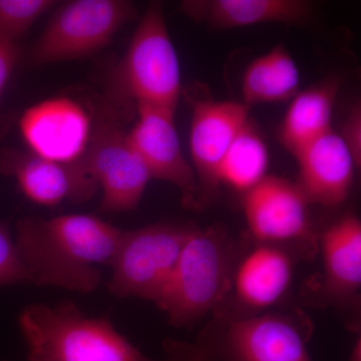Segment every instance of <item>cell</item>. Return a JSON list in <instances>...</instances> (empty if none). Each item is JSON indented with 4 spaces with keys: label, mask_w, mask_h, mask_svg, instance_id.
<instances>
[{
    "label": "cell",
    "mask_w": 361,
    "mask_h": 361,
    "mask_svg": "<svg viewBox=\"0 0 361 361\" xmlns=\"http://www.w3.org/2000/svg\"><path fill=\"white\" fill-rule=\"evenodd\" d=\"M250 106L243 102L199 99L192 109L190 153L200 191L201 206L220 186L223 159L249 122Z\"/></svg>",
    "instance_id": "8fae6325"
},
{
    "label": "cell",
    "mask_w": 361,
    "mask_h": 361,
    "mask_svg": "<svg viewBox=\"0 0 361 361\" xmlns=\"http://www.w3.org/2000/svg\"><path fill=\"white\" fill-rule=\"evenodd\" d=\"M135 16L125 0H73L52 13L30 52L32 66L87 58L102 51Z\"/></svg>",
    "instance_id": "8992f818"
},
{
    "label": "cell",
    "mask_w": 361,
    "mask_h": 361,
    "mask_svg": "<svg viewBox=\"0 0 361 361\" xmlns=\"http://www.w3.org/2000/svg\"><path fill=\"white\" fill-rule=\"evenodd\" d=\"M268 166L267 146L249 120L223 159L219 170L220 184L245 193L264 179Z\"/></svg>",
    "instance_id": "ffe728a7"
},
{
    "label": "cell",
    "mask_w": 361,
    "mask_h": 361,
    "mask_svg": "<svg viewBox=\"0 0 361 361\" xmlns=\"http://www.w3.org/2000/svg\"><path fill=\"white\" fill-rule=\"evenodd\" d=\"M236 262V247L224 230L193 227L156 305L173 326H193L224 302Z\"/></svg>",
    "instance_id": "3957f363"
},
{
    "label": "cell",
    "mask_w": 361,
    "mask_h": 361,
    "mask_svg": "<svg viewBox=\"0 0 361 361\" xmlns=\"http://www.w3.org/2000/svg\"><path fill=\"white\" fill-rule=\"evenodd\" d=\"M137 121L128 135L152 179L170 183L179 190L185 206L199 208L198 182L193 167L183 153L175 113L149 106H137Z\"/></svg>",
    "instance_id": "7c38bea8"
},
{
    "label": "cell",
    "mask_w": 361,
    "mask_h": 361,
    "mask_svg": "<svg viewBox=\"0 0 361 361\" xmlns=\"http://www.w3.org/2000/svg\"><path fill=\"white\" fill-rule=\"evenodd\" d=\"M4 361H6V360H4Z\"/></svg>",
    "instance_id": "484cf974"
},
{
    "label": "cell",
    "mask_w": 361,
    "mask_h": 361,
    "mask_svg": "<svg viewBox=\"0 0 361 361\" xmlns=\"http://www.w3.org/2000/svg\"><path fill=\"white\" fill-rule=\"evenodd\" d=\"M323 274L319 301L323 305L351 302L361 287V223L348 215L332 223L318 238Z\"/></svg>",
    "instance_id": "2e32d148"
},
{
    "label": "cell",
    "mask_w": 361,
    "mask_h": 361,
    "mask_svg": "<svg viewBox=\"0 0 361 361\" xmlns=\"http://www.w3.org/2000/svg\"><path fill=\"white\" fill-rule=\"evenodd\" d=\"M308 205L297 184L275 176H266L244 193V216L258 243L294 246L311 257L318 250V237L308 217Z\"/></svg>",
    "instance_id": "ba28073f"
},
{
    "label": "cell",
    "mask_w": 361,
    "mask_h": 361,
    "mask_svg": "<svg viewBox=\"0 0 361 361\" xmlns=\"http://www.w3.org/2000/svg\"><path fill=\"white\" fill-rule=\"evenodd\" d=\"M85 164L101 190L99 211L103 213L135 210L152 180L128 132L106 118L96 123Z\"/></svg>",
    "instance_id": "9c48e42d"
},
{
    "label": "cell",
    "mask_w": 361,
    "mask_h": 361,
    "mask_svg": "<svg viewBox=\"0 0 361 361\" xmlns=\"http://www.w3.org/2000/svg\"><path fill=\"white\" fill-rule=\"evenodd\" d=\"M301 314L215 315L196 345L203 361H312Z\"/></svg>",
    "instance_id": "5b68a950"
},
{
    "label": "cell",
    "mask_w": 361,
    "mask_h": 361,
    "mask_svg": "<svg viewBox=\"0 0 361 361\" xmlns=\"http://www.w3.org/2000/svg\"><path fill=\"white\" fill-rule=\"evenodd\" d=\"M353 156L356 168L361 166V106L355 104L351 108L348 116L342 125L341 133L339 134Z\"/></svg>",
    "instance_id": "603a6c76"
},
{
    "label": "cell",
    "mask_w": 361,
    "mask_h": 361,
    "mask_svg": "<svg viewBox=\"0 0 361 361\" xmlns=\"http://www.w3.org/2000/svg\"><path fill=\"white\" fill-rule=\"evenodd\" d=\"M180 11L216 30L261 25H301L310 20L313 6L305 0H188Z\"/></svg>",
    "instance_id": "e0dca14e"
},
{
    "label": "cell",
    "mask_w": 361,
    "mask_h": 361,
    "mask_svg": "<svg viewBox=\"0 0 361 361\" xmlns=\"http://www.w3.org/2000/svg\"><path fill=\"white\" fill-rule=\"evenodd\" d=\"M52 0H0V39H18L47 11L58 6Z\"/></svg>",
    "instance_id": "44dd1931"
},
{
    "label": "cell",
    "mask_w": 361,
    "mask_h": 361,
    "mask_svg": "<svg viewBox=\"0 0 361 361\" xmlns=\"http://www.w3.org/2000/svg\"><path fill=\"white\" fill-rule=\"evenodd\" d=\"M96 123L82 102L66 96L44 99L26 109L18 129L27 151L59 164L87 156Z\"/></svg>",
    "instance_id": "30bf717a"
},
{
    "label": "cell",
    "mask_w": 361,
    "mask_h": 361,
    "mask_svg": "<svg viewBox=\"0 0 361 361\" xmlns=\"http://www.w3.org/2000/svg\"><path fill=\"white\" fill-rule=\"evenodd\" d=\"M293 271L290 251L257 242L237 261L231 287L223 303L232 300L240 310L233 318L261 314L283 298L293 279Z\"/></svg>",
    "instance_id": "5bb4252c"
},
{
    "label": "cell",
    "mask_w": 361,
    "mask_h": 361,
    "mask_svg": "<svg viewBox=\"0 0 361 361\" xmlns=\"http://www.w3.org/2000/svg\"><path fill=\"white\" fill-rule=\"evenodd\" d=\"M193 227L157 223L123 231L111 262L108 290L118 298L156 303Z\"/></svg>",
    "instance_id": "52a82bcc"
},
{
    "label": "cell",
    "mask_w": 361,
    "mask_h": 361,
    "mask_svg": "<svg viewBox=\"0 0 361 361\" xmlns=\"http://www.w3.org/2000/svg\"><path fill=\"white\" fill-rule=\"evenodd\" d=\"M294 158L298 163L296 184L310 205L336 207L345 202L357 168L339 134L329 130Z\"/></svg>",
    "instance_id": "9a60e30c"
},
{
    "label": "cell",
    "mask_w": 361,
    "mask_h": 361,
    "mask_svg": "<svg viewBox=\"0 0 361 361\" xmlns=\"http://www.w3.org/2000/svg\"><path fill=\"white\" fill-rule=\"evenodd\" d=\"M123 230L87 214L44 219L25 217L16 227V245L28 282L78 293H92L110 265Z\"/></svg>",
    "instance_id": "6da1fadb"
},
{
    "label": "cell",
    "mask_w": 361,
    "mask_h": 361,
    "mask_svg": "<svg viewBox=\"0 0 361 361\" xmlns=\"http://www.w3.org/2000/svg\"><path fill=\"white\" fill-rule=\"evenodd\" d=\"M349 361H360V341H358L353 348Z\"/></svg>",
    "instance_id": "d4e9b609"
},
{
    "label": "cell",
    "mask_w": 361,
    "mask_h": 361,
    "mask_svg": "<svg viewBox=\"0 0 361 361\" xmlns=\"http://www.w3.org/2000/svg\"><path fill=\"white\" fill-rule=\"evenodd\" d=\"M337 92L338 82L329 80L298 92L292 99L278 135L282 146L292 156L332 130Z\"/></svg>",
    "instance_id": "ac0fdd59"
},
{
    "label": "cell",
    "mask_w": 361,
    "mask_h": 361,
    "mask_svg": "<svg viewBox=\"0 0 361 361\" xmlns=\"http://www.w3.org/2000/svg\"><path fill=\"white\" fill-rule=\"evenodd\" d=\"M18 325L27 361H203L196 344L176 341L164 344L166 357H149L108 317L87 315L70 300L30 304L21 311Z\"/></svg>",
    "instance_id": "7a4b0ae2"
},
{
    "label": "cell",
    "mask_w": 361,
    "mask_h": 361,
    "mask_svg": "<svg viewBox=\"0 0 361 361\" xmlns=\"http://www.w3.org/2000/svg\"><path fill=\"white\" fill-rule=\"evenodd\" d=\"M0 171L11 176L28 200L44 207L63 202H85L96 193L97 187L85 167L78 163H56L28 151L6 149L0 151Z\"/></svg>",
    "instance_id": "4fadbf2b"
},
{
    "label": "cell",
    "mask_w": 361,
    "mask_h": 361,
    "mask_svg": "<svg viewBox=\"0 0 361 361\" xmlns=\"http://www.w3.org/2000/svg\"><path fill=\"white\" fill-rule=\"evenodd\" d=\"M116 87L135 106L175 113L182 94L180 66L163 6L149 4L116 66Z\"/></svg>",
    "instance_id": "277c9868"
},
{
    "label": "cell",
    "mask_w": 361,
    "mask_h": 361,
    "mask_svg": "<svg viewBox=\"0 0 361 361\" xmlns=\"http://www.w3.org/2000/svg\"><path fill=\"white\" fill-rule=\"evenodd\" d=\"M300 73L295 61L283 44L254 59L247 66L242 82L243 103H281L298 94Z\"/></svg>",
    "instance_id": "d6986e66"
},
{
    "label": "cell",
    "mask_w": 361,
    "mask_h": 361,
    "mask_svg": "<svg viewBox=\"0 0 361 361\" xmlns=\"http://www.w3.org/2000/svg\"><path fill=\"white\" fill-rule=\"evenodd\" d=\"M20 56L18 44L0 39V97L16 70Z\"/></svg>",
    "instance_id": "cb8c5ba5"
},
{
    "label": "cell",
    "mask_w": 361,
    "mask_h": 361,
    "mask_svg": "<svg viewBox=\"0 0 361 361\" xmlns=\"http://www.w3.org/2000/svg\"><path fill=\"white\" fill-rule=\"evenodd\" d=\"M30 284L16 241L6 223L0 222V286Z\"/></svg>",
    "instance_id": "7402d4cb"
}]
</instances>
